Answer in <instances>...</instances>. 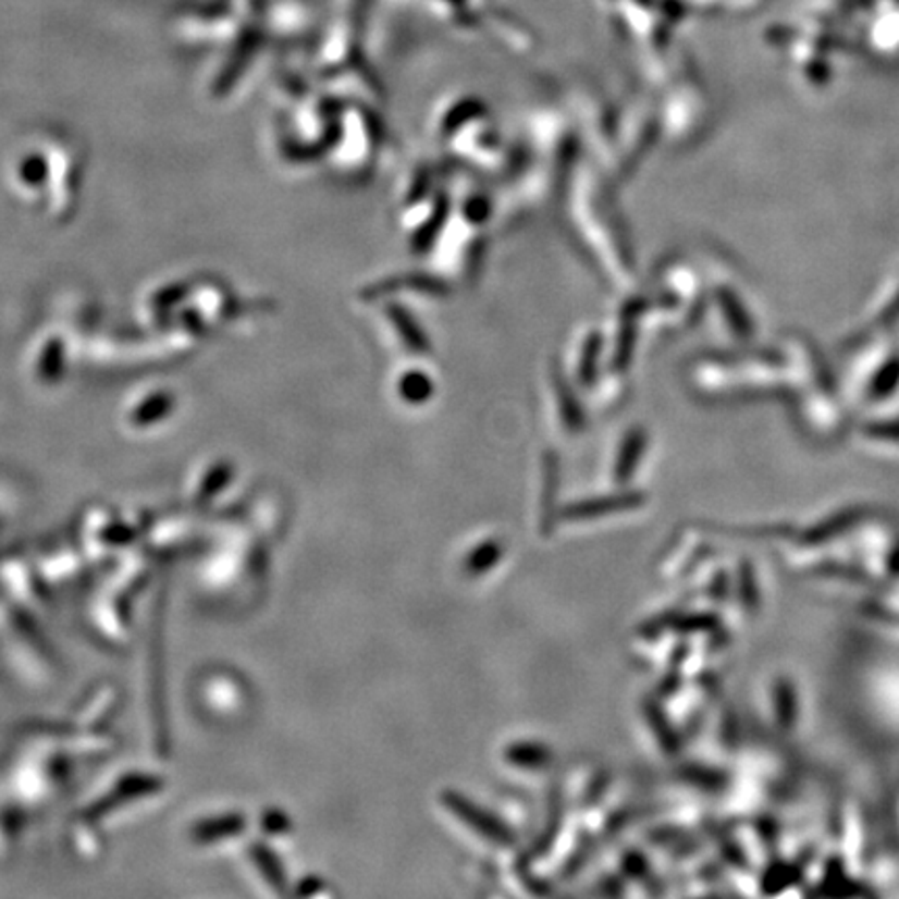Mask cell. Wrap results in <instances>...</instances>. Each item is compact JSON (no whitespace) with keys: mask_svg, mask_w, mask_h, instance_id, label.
<instances>
[{"mask_svg":"<svg viewBox=\"0 0 899 899\" xmlns=\"http://www.w3.org/2000/svg\"><path fill=\"white\" fill-rule=\"evenodd\" d=\"M242 825L244 823L239 818H221L217 823L209 821V823H202V825L196 827V837L202 839V841H209V839H217V837H223V835H236Z\"/></svg>","mask_w":899,"mask_h":899,"instance_id":"obj_1","label":"cell"}]
</instances>
